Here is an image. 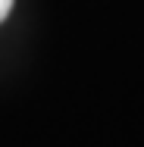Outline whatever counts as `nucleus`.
<instances>
[{
	"instance_id": "1",
	"label": "nucleus",
	"mask_w": 144,
	"mask_h": 147,
	"mask_svg": "<svg viewBox=\"0 0 144 147\" xmlns=\"http://www.w3.org/2000/svg\"><path fill=\"white\" fill-rule=\"evenodd\" d=\"M9 9H13V0H0V22L9 16Z\"/></svg>"
}]
</instances>
